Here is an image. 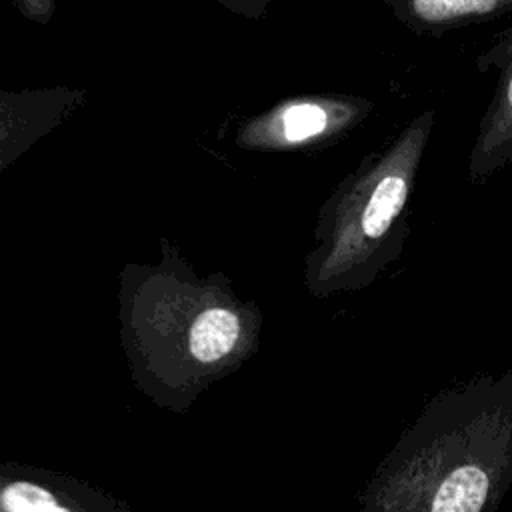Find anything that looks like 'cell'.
Returning a JSON list of instances; mask_svg holds the SVG:
<instances>
[{"label":"cell","mask_w":512,"mask_h":512,"mask_svg":"<svg viewBox=\"0 0 512 512\" xmlns=\"http://www.w3.org/2000/svg\"><path fill=\"white\" fill-rule=\"evenodd\" d=\"M512 484V368L442 390L376 470L366 512H496Z\"/></svg>","instance_id":"obj_1"},{"label":"cell","mask_w":512,"mask_h":512,"mask_svg":"<svg viewBox=\"0 0 512 512\" xmlns=\"http://www.w3.org/2000/svg\"><path fill=\"white\" fill-rule=\"evenodd\" d=\"M430 114L414 120L404 134L356 180L342 222L340 248L360 282H372L402 250L408 204L416 170L430 134Z\"/></svg>","instance_id":"obj_2"},{"label":"cell","mask_w":512,"mask_h":512,"mask_svg":"<svg viewBox=\"0 0 512 512\" xmlns=\"http://www.w3.org/2000/svg\"><path fill=\"white\" fill-rule=\"evenodd\" d=\"M512 154V68L506 74L496 106L488 116L472 156V174L482 176Z\"/></svg>","instance_id":"obj_3"},{"label":"cell","mask_w":512,"mask_h":512,"mask_svg":"<svg viewBox=\"0 0 512 512\" xmlns=\"http://www.w3.org/2000/svg\"><path fill=\"white\" fill-rule=\"evenodd\" d=\"M238 332V318L230 310H206L196 318L190 330V350L200 362L218 360L232 350Z\"/></svg>","instance_id":"obj_4"},{"label":"cell","mask_w":512,"mask_h":512,"mask_svg":"<svg viewBox=\"0 0 512 512\" xmlns=\"http://www.w3.org/2000/svg\"><path fill=\"white\" fill-rule=\"evenodd\" d=\"M332 110L318 102H298L282 114V134L288 142H304L332 124Z\"/></svg>","instance_id":"obj_5"},{"label":"cell","mask_w":512,"mask_h":512,"mask_svg":"<svg viewBox=\"0 0 512 512\" xmlns=\"http://www.w3.org/2000/svg\"><path fill=\"white\" fill-rule=\"evenodd\" d=\"M2 502L8 512H48L56 506V500L48 490L30 482H14L4 494Z\"/></svg>","instance_id":"obj_6"},{"label":"cell","mask_w":512,"mask_h":512,"mask_svg":"<svg viewBox=\"0 0 512 512\" xmlns=\"http://www.w3.org/2000/svg\"><path fill=\"white\" fill-rule=\"evenodd\" d=\"M48 512H68V510H66V508H62V506H58V504H56V506H52V508H50V510H48Z\"/></svg>","instance_id":"obj_7"}]
</instances>
